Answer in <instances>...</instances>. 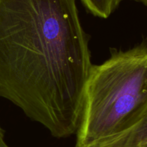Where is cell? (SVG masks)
<instances>
[{
  "mask_svg": "<svg viewBox=\"0 0 147 147\" xmlns=\"http://www.w3.org/2000/svg\"><path fill=\"white\" fill-rule=\"evenodd\" d=\"M0 147H9L4 140V133L1 126H0Z\"/></svg>",
  "mask_w": 147,
  "mask_h": 147,
  "instance_id": "5b68a950",
  "label": "cell"
},
{
  "mask_svg": "<svg viewBox=\"0 0 147 147\" xmlns=\"http://www.w3.org/2000/svg\"><path fill=\"white\" fill-rule=\"evenodd\" d=\"M135 1H137V2H140L142 4H143L144 5L147 6V0H134Z\"/></svg>",
  "mask_w": 147,
  "mask_h": 147,
  "instance_id": "8992f818",
  "label": "cell"
},
{
  "mask_svg": "<svg viewBox=\"0 0 147 147\" xmlns=\"http://www.w3.org/2000/svg\"><path fill=\"white\" fill-rule=\"evenodd\" d=\"M96 147H147V111L130 129Z\"/></svg>",
  "mask_w": 147,
  "mask_h": 147,
  "instance_id": "3957f363",
  "label": "cell"
},
{
  "mask_svg": "<svg viewBox=\"0 0 147 147\" xmlns=\"http://www.w3.org/2000/svg\"><path fill=\"white\" fill-rule=\"evenodd\" d=\"M147 111V43L113 50L92 65L75 147H96L136 124Z\"/></svg>",
  "mask_w": 147,
  "mask_h": 147,
  "instance_id": "7a4b0ae2",
  "label": "cell"
},
{
  "mask_svg": "<svg viewBox=\"0 0 147 147\" xmlns=\"http://www.w3.org/2000/svg\"><path fill=\"white\" fill-rule=\"evenodd\" d=\"M88 43L76 0H0V98L54 137L76 134Z\"/></svg>",
  "mask_w": 147,
  "mask_h": 147,
  "instance_id": "6da1fadb",
  "label": "cell"
},
{
  "mask_svg": "<svg viewBox=\"0 0 147 147\" xmlns=\"http://www.w3.org/2000/svg\"><path fill=\"white\" fill-rule=\"evenodd\" d=\"M123 0H80L86 9L95 17L107 19Z\"/></svg>",
  "mask_w": 147,
  "mask_h": 147,
  "instance_id": "277c9868",
  "label": "cell"
}]
</instances>
